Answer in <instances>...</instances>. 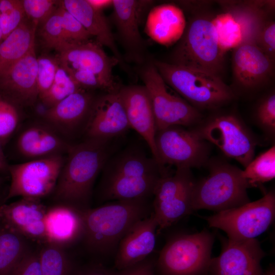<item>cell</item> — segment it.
I'll use <instances>...</instances> for the list:
<instances>
[{
    "instance_id": "cell-6",
    "label": "cell",
    "mask_w": 275,
    "mask_h": 275,
    "mask_svg": "<svg viewBox=\"0 0 275 275\" xmlns=\"http://www.w3.org/2000/svg\"><path fill=\"white\" fill-rule=\"evenodd\" d=\"M214 237L207 230L173 237L158 259L162 275H202L208 271Z\"/></svg>"
},
{
    "instance_id": "cell-1",
    "label": "cell",
    "mask_w": 275,
    "mask_h": 275,
    "mask_svg": "<svg viewBox=\"0 0 275 275\" xmlns=\"http://www.w3.org/2000/svg\"><path fill=\"white\" fill-rule=\"evenodd\" d=\"M114 139H85L71 145L53 191L55 201L88 208L95 180L114 153Z\"/></svg>"
},
{
    "instance_id": "cell-35",
    "label": "cell",
    "mask_w": 275,
    "mask_h": 275,
    "mask_svg": "<svg viewBox=\"0 0 275 275\" xmlns=\"http://www.w3.org/2000/svg\"><path fill=\"white\" fill-rule=\"evenodd\" d=\"M81 89H82L75 83L59 62L57 73L52 85L40 99L44 105L48 108Z\"/></svg>"
},
{
    "instance_id": "cell-49",
    "label": "cell",
    "mask_w": 275,
    "mask_h": 275,
    "mask_svg": "<svg viewBox=\"0 0 275 275\" xmlns=\"http://www.w3.org/2000/svg\"><path fill=\"white\" fill-rule=\"evenodd\" d=\"M263 275H275V269L273 265H271L265 272H263Z\"/></svg>"
},
{
    "instance_id": "cell-18",
    "label": "cell",
    "mask_w": 275,
    "mask_h": 275,
    "mask_svg": "<svg viewBox=\"0 0 275 275\" xmlns=\"http://www.w3.org/2000/svg\"><path fill=\"white\" fill-rule=\"evenodd\" d=\"M37 58L34 48L0 75V94L18 106L35 104L39 98Z\"/></svg>"
},
{
    "instance_id": "cell-5",
    "label": "cell",
    "mask_w": 275,
    "mask_h": 275,
    "mask_svg": "<svg viewBox=\"0 0 275 275\" xmlns=\"http://www.w3.org/2000/svg\"><path fill=\"white\" fill-rule=\"evenodd\" d=\"M212 19L200 15L190 21L173 52L172 64L219 76L225 52L217 44Z\"/></svg>"
},
{
    "instance_id": "cell-43",
    "label": "cell",
    "mask_w": 275,
    "mask_h": 275,
    "mask_svg": "<svg viewBox=\"0 0 275 275\" xmlns=\"http://www.w3.org/2000/svg\"><path fill=\"white\" fill-rule=\"evenodd\" d=\"M255 44L273 61L275 56V23L265 21L257 34Z\"/></svg>"
},
{
    "instance_id": "cell-4",
    "label": "cell",
    "mask_w": 275,
    "mask_h": 275,
    "mask_svg": "<svg viewBox=\"0 0 275 275\" xmlns=\"http://www.w3.org/2000/svg\"><path fill=\"white\" fill-rule=\"evenodd\" d=\"M208 175L195 182L191 196L193 211L207 209L216 212L249 202L248 184L242 170L225 161H208Z\"/></svg>"
},
{
    "instance_id": "cell-14",
    "label": "cell",
    "mask_w": 275,
    "mask_h": 275,
    "mask_svg": "<svg viewBox=\"0 0 275 275\" xmlns=\"http://www.w3.org/2000/svg\"><path fill=\"white\" fill-rule=\"evenodd\" d=\"M130 128L119 93H105L96 98L84 133L85 139H109Z\"/></svg>"
},
{
    "instance_id": "cell-15",
    "label": "cell",
    "mask_w": 275,
    "mask_h": 275,
    "mask_svg": "<svg viewBox=\"0 0 275 275\" xmlns=\"http://www.w3.org/2000/svg\"><path fill=\"white\" fill-rule=\"evenodd\" d=\"M56 56L61 65L66 70L81 69L91 72L117 90L118 84L113 74L114 67L119 61L108 56L102 46L91 40L67 45L58 51Z\"/></svg>"
},
{
    "instance_id": "cell-16",
    "label": "cell",
    "mask_w": 275,
    "mask_h": 275,
    "mask_svg": "<svg viewBox=\"0 0 275 275\" xmlns=\"http://www.w3.org/2000/svg\"><path fill=\"white\" fill-rule=\"evenodd\" d=\"M47 209L40 199L22 198L0 205V223L26 239L46 243Z\"/></svg>"
},
{
    "instance_id": "cell-30",
    "label": "cell",
    "mask_w": 275,
    "mask_h": 275,
    "mask_svg": "<svg viewBox=\"0 0 275 275\" xmlns=\"http://www.w3.org/2000/svg\"><path fill=\"white\" fill-rule=\"evenodd\" d=\"M25 239L0 223V275H10L30 251Z\"/></svg>"
},
{
    "instance_id": "cell-47",
    "label": "cell",
    "mask_w": 275,
    "mask_h": 275,
    "mask_svg": "<svg viewBox=\"0 0 275 275\" xmlns=\"http://www.w3.org/2000/svg\"><path fill=\"white\" fill-rule=\"evenodd\" d=\"M88 3L94 9L103 11L111 6H113V0H87Z\"/></svg>"
},
{
    "instance_id": "cell-33",
    "label": "cell",
    "mask_w": 275,
    "mask_h": 275,
    "mask_svg": "<svg viewBox=\"0 0 275 275\" xmlns=\"http://www.w3.org/2000/svg\"><path fill=\"white\" fill-rule=\"evenodd\" d=\"M212 23L217 44L224 52L242 43L241 28L231 13L226 11L217 15L212 19Z\"/></svg>"
},
{
    "instance_id": "cell-24",
    "label": "cell",
    "mask_w": 275,
    "mask_h": 275,
    "mask_svg": "<svg viewBox=\"0 0 275 275\" xmlns=\"http://www.w3.org/2000/svg\"><path fill=\"white\" fill-rule=\"evenodd\" d=\"M163 167L141 148L131 146L109 157L102 169V177L131 179L160 176L167 173Z\"/></svg>"
},
{
    "instance_id": "cell-32",
    "label": "cell",
    "mask_w": 275,
    "mask_h": 275,
    "mask_svg": "<svg viewBox=\"0 0 275 275\" xmlns=\"http://www.w3.org/2000/svg\"><path fill=\"white\" fill-rule=\"evenodd\" d=\"M241 174L249 188L257 187L274 179L275 146L254 158Z\"/></svg>"
},
{
    "instance_id": "cell-44",
    "label": "cell",
    "mask_w": 275,
    "mask_h": 275,
    "mask_svg": "<svg viewBox=\"0 0 275 275\" xmlns=\"http://www.w3.org/2000/svg\"><path fill=\"white\" fill-rule=\"evenodd\" d=\"M10 275H41L39 252L30 251Z\"/></svg>"
},
{
    "instance_id": "cell-46",
    "label": "cell",
    "mask_w": 275,
    "mask_h": 275,
    "mask_svg": "<svg viewBox=\"0 0 275 275\" xmlns=\"http://www.w3.org/2000/svg\"><path fill=\"white\" fill-rule=\"evenodd\" d=\"M113 273L101 266H95L79 271L73 275H112Z\"/></svg>"
},
{
    "instance_id": "cell-11",
    "label": "cell",
    "mask_w": 275,
    "mask_h": 275,
    "mask_svg": "<svg viewBox=\"0 0 275 275\" xmlns=\"http://www.w3.org/2000/svg\"><path fill=\"white\" fill-rule=\"evenodd\" d=\"M195 181L191 169L176 168L173 174H164L154 191L153 213L158 228L163 229L190 214Z\"/></svg>"
},
{
    "instance_id": "cell-45",
    "label": "cell",
    "mask_w": 275,
    "mask_h": 275,
    "mask_svg": "<svg viewBox=\"0 0 275 275\" xmlns=\"http://www.w3.org/2000/svg\"><path fill=\"white\" fill-rule=\"evenodd\" d=\"M112 275H154L153 265L149 261H143Z\"/></svg>"
},
{
    "instance_id": "cell-27",
    "label": "cell",
    "mask_w": 275,
    "mask_h": 275,
    "mask_svg": "<svg viewBox=\"0 0 275 275\" xmlns=\"http://www.w3.org/2000/svg\"><path fill=\"white\" fill-rule=\"evenodd\" d=\"M61 5L81 23L92 37H95L97 42L109 48L120 65L126 69L103 11L94 9L87 0H63Z\"/></svg>"
},
{
    "instance_id": "cell-31",
    "label": "cell",
    "mask_w": 275,
    "mask_h": 275,
    "mask_svg": "<svg viewBox=\"0 0 275 275\" xmlns=\"http://www.w3.org/2000/svg\"><path fill=\"white\" fill-rule=\"evenodd\" d=\"M261 2H248L242 4L225 6L227 12L231 13L240 25L242 32V43L255 44L259 30L265 20V12Z\"/></svg>"
},
{
    "instance_id": "cell-12",
    "label": "cell",
    "mask_w": 275,
    "mask_h": 275,
    "mask_svg": "<svg viewBox=\"0 0 275 275\" xmlns=\"http://www.w3.org/2000/svg\"><path fill=\"white\" fill-rule=\"evenodd\" d=\"M62 154L9 165L11 181L5 201L16 197L40 199L53 193L65 162Z\"/></svg>"
},
{
    "instance_id": "cell-28",
    "label": "cell",
    "mask_w": 275,
    "mask_h": 275,
    "mask_svg": "<svg viewBox=\"0 0 275 275\" xmlns=\"http://www.w3.org/2000/svg\"><path fill=\"white\" fill-rule=\"evenodd\" d=\"M162 175L132 179L102 177L101 198L105 200L117 201L146 199L153 195L156 185Z\"/></svg>"
},
{
    "instance_id": "cell-10",
    "label": "cell",
    "mask_w": 275,
    "mask_h": 275,
    "mask_svg": "<svg viewBox=\"0 0 275 275\" xmlns=\"http://www.w3.org/2000/svg\"><path fill=\"white\" fill-rule=\"evenodd\" d=\"M155 143L157 161L161 166L176 168H199L207 164L210 152L209 143L194 129L172 126L156 132Z\"/></svg>"
},
{
    "instance_id": "cell-48",
    "label": "cell",
    "mask_w": 275,
    "mask_h": 275,
    "mask_svg": "<svg viewBox=\"0 0 275 275\" xmlns=\"http://www.w3.org/2000/svg\"><path fill=\"white\" fill-rule=\"evenodd\" d=\"M2 145L0 143V173L8 172L9 164L4 154Z\"/></svg>"
},
{
    "instance_id": "cell-51",
    "label": "cell",
    "mask_w": 275,
    "mask_h": 275,
    "mask_svg": "<svg viewBox=\"0 0 275 275\" xmlns=\"http://www.w3.org/2000/svg\"><path fill=\"white\" fill-rule=\"evenodd\" d=\"M1 179L0 178V184H1Z\"/></svg>"
},
{
    "instance_id": "cell-7",
    "label": "cell",
    "mask_w": 275,
    "mask_h": 275,
    "mask_svg": "<svg viewBox=\"0 0 275 275\" xmlns=\"http://www.w3.org/2000/svg\"><path fill=\"white\" fill-rule=\"evenodd\" d=\"M275 217V195L271 190L254 202L216 212L207 217L210 227L224 231L228 238L243 240L255 239L266 231Z\"/></svg>"
},
{
    "instance_id": "cell-2",
    "label": "cell",
    "mask_w": 275,
    "mask_h": 275,
    "mask_svg": "<svg viewBox=\"0 0 275 275\" xmlns=\"http://www.w3.org/2000/svg\"><path fill=\"white\" fill-rule=\"evenodd\" d=\"M146 199L119 200L96 208L80 209L82 238L88 248L100 254L113 250L136 223L149 216Z\"/></svg>"
},
{
    "instance_id": "cell-17",
    "label": "cell",
    "mask_w": 275,
    "mask_h": 275,
    "mask_svg": "<svg viewBox=\"0 0 275 275\" xmlns=\"http://www.w3.org/2000/svg\"><path fill=\"white\" fill-rule=\"evenodd\" d=\"M95 99L89 90H79L47 108L45 122L64 137L84 132Z\"/></svg>"
},
{
    "instance_id": "cell-39",
    "label": "cell",
    "mask_w": 275,
    "mask_h": 275,
    "mask_svg": "<svg viewBox=\"0 0 275 275\" xmlns=\"http://www.w3.org/2000/svg\"><path fill=\"white\" fill-rule=\"evenodd\" d=\"M26 17L38 26L41 25L61 6V1L21 0Z\"/></svg>"
},
{
    "instance_id": "cell-21",
    "label": "cell",
    "mask_w": 275,
    "mask_h": 275,
    "mask_svg": "<svg viewBox=\"0 0 275 275\" xmlns=\"http://www.w3.org/2000/svg\"><path fill=\"white\" fill-rule=\"evenodd\" d=\"M158 224L153 212L136 223L119 243L115 266L121 270L139 263L153 251Z\"/></svg>"
},
{
    "instance_id": "cell-41",
    "label": "cell",
    "mask_w": 275,
    "mask_h": 275,
    "mask_svg": "<svg viewBox=\"0 0 275 275\" xmlns=\"http://www.w3.org/2000/svg\"><path fill=\"white\" fill-rule=\"evenodd\" d=\"M59 61L55 58L42 55L37 58V82L39 98L41 97L52 85L57 73Z\"/></svg>"
},
{
    "instance_id": "cell-13",
    "label": "cell",
    "mask_w": 275,
    "mask_h": 275,
    "mask_svg": "<svg viewBox=\"0 0 275 275\" xmlns=\"http://www.w3.org/2000/svg\"><path fill=\"white\" fill-rule=\"evenodd\" d=\"M256 239L223 240L220 255L212 258L210 275H263L261 261L265 256Z\"/></svg>"
},
{
    "instance_id": "cell-9",
    "label": "cell",
    "mask_w": 275,
    "mask_h": 275,
    "mask_svg": "<svg viewBox=\"0 0 275 275\" xmlns=\"http://www.w3.org/2000/svg\"><path fill=\"white\" fill-rule=\"evenodd\" d=\"M141 75L151 100L156 132L170 126L186 127L200 122L202 115L199 110L170 91L153 63L144 67Z\"/></svg>"
},
{
    "instance_id": "cell-19",
    "label": "cell",
    "mask_w": 275,
    "mask_h": 275,
    "mask_svg": "<svg viewBox=\"0 0 275 275\" xmlns=\"http://www.w3.org/2000/svg\"><path fill=\"white\" fill-rule=\"evenodd\" d=\"M153 4L147 0H113V19L123 45L138 62L142 60L145 43L140 26Z\"/></svg>"
},
{
    "instance_id": "cell-26",
    "label": "cell",
    "mask_w": 275,
    "mask_h": 275,
    "mask_svg": "<svg viewBox=\"0 0 275 275\" xmlns=\"http://www.w3.org/2000/svg\"><path fill=\"white\" fill-rule=\"evenodd\" d=\"M47 243L62 247L83 237L80 209L59 204L47 208L45 217Z\"/></svg>"
},
{
    "instance_id": "cell-38",
    "label": "cell",
    "mask_w": 275,
    "mask_h": 275,
    "mask_svg": "<svg viewBox=\"0 0 275 275\" xmlns=\"http://www.w3.org/2000/svg\"><path fill=\"white\" fill-rule=\"evenodd\" d=\"M18 106L0 94V143L4 146L20 122Z\"/></svg>"
},
{
    "instance_id": "cell-50",
    "label": "cell",
    "mask_w": 275,
    "mask_h": 275,
    "mask_svg": "<svg viewBox=\"0 0 275 275\" xmlns=\"http://www.w3.org/2000/svg\"><path fill=\"white\" fill-rule=\"evenodd\" d=\"M3 41V32L1 28V24H0V44Z\"/></svg>"
},
{
    "instance_id": "cell-23",
    "label": "cell",
    "mask_w": 275,
    "mask_h": 275,
    "mask_svg": "<svg viewBox=\"0 0 275 275\" xmlns=\"http://www.w3.org/2000/svg\"><path fill=\"white\" fill-rule=\"evenodd\" d=\"M46 123H35L19 134L16 148L23 156L32 159L67 153L71 145Z\"/></svg>"
},
{
    "instance_id": "cell-3",
    "label": "cell",
    "mask_w": 275,
    "mask_h": 275,
    "mask_svg": "<svg viewBox=\"0 0 275 275\" xmlns=\"http://www.w3.org/2000/svg\"><path fill=\"white\" fill-rule=\"evenodd\" d=\"M153 64L166 83L196 108H217L235 98L220 76L158 60Z\"/></svg>"
},
{
    "instance_id": "cell-29",
    "label": "cell",
    "mask_w": 275,
    "mask_h": 275,
    "mask_svg": "<svg viewBox=\"0 0 275 275\" xmlns=\"http://www.w3.org/2000/svg\"><path fill=\"white\" fill-rule=\"evenodd\" d=\"M38 25L26 18L0 44V75L35 48Z\"/></svg>"
},
{
    "instance_id": "cell-34",
    "label": "cell",
    "mask_w": 275,
    "mask_h": 275,
    "mask_svg": "<svg viewBox=\"0 0 275 275\" xmlns=\"http://www.w3.org/2000/svg\"><path fill=\"white\" fill-rule=\"evenodd\" d=\"M63 247L46 243L39 253L41 275H73L72 265Z\"/></svg>"
},
{
    "instance_id": "cell-40",
    "label": "cell",
    "mask_w": 275,
    "mask_h": 275,
    "mask_svg": "<svg viewBox=\"0 0 275 275\" xmlns=\"http://www.w3.org/2000/svg\"><path fill=\"white\" fill-rule=\"evenodd\" d=\"M60 9L62 18L65 41V44L64 47L90 40L92 36L84 28L81 23L72 14L62 6L61 3Z\"/></svg>"
},
{
    "instance_id": "cell-42",
    "label": "cell",
    "mask_w": 275,
    "mask_h": 275,
    "mask_svg": "<svg viewBox=\"0 0 275 275\" xmlns=\"http://www.w3.org/2000/svg\"><path fill=\"white\" fill-rule=\"evenodd\" d=\"M258 125L267 135L273 138L275 134V95L267 96L259 104L256 112Z\"/></svg>"
},
{
    "instance_id": "cell-8",
    "label": "cell",
    "mask_w": 275,
    "mask_h": 275,
    "mask_svg": "<svg viewBox=\"0 0 275 275\" xmlns=\"http://www.w3.org/2000/svg\"><path fill=\"white\" fill-rule=\"evenodd\" d=\"M194 130L217 146L244 168L254 158L257 142L244 122L232 114H221L200 121Z\"/></svg>"
},
{
    "instance_id": "cell-37",
    "label": "cell",
    "mask_w": 275,
    "mask_h": 275,
    "mask_svg": "<svg viewBox=\"0 0 275 275\" xmlns=\"http://www.w3.org/2000/svg\"><path fill=\"white\" fill-rule=\"evenodd\" d=\"M60 7L41 25L40 30L44 46L57 52L65 44Z\"/></svg>"
},
{
    "instance_id": "cell-22",
    "label": "cell",
    "mask_w": 275,
    "mask_h": 275,
    "mask_svg": "<svg viewBox=\"0 0 275 275\" xmlns=\"http://www.w3.org/2000/svg\"><path fill=\"white\" fill-rule=\"evenodd\" d=\"M273 61L255 43L244 42L235 49L233 71L236 82L253 89L265 82L272 73Z\"/></svg>"
},
{
    "instance_id": "cell-20",
    "label": "cell",
    "mask_w": 275,
    "mask_h": 275,
    "mask_svg": "<svg viewBox=\"0 0 275 275\" xmlns=\"http://www.w3.org/2000/svg\"><path fill=\"white\" fill-rule=\"evenodd\" d=\"M119 93L130 128L135 130L144 140L152 157L157 161L156 123L147 89L144 86L130 85L121 87Z\"/></svg>"
},
{
    "instance_id": "cell-36",
    "label": "cell",
    "mask_w": 275,
    "mask_h": 275,
    "mask_svg": "<svg viewBox=\"0 0 275 275\" xmlns=\"http://www.w3.org/2000/svg\"><path fill=\"white\" fill-rule=\"evenodd\" d=\"M26 18L21 0H0V24L3 40Z\"/></svg>"
},
{
    "instance_id": "cell-25",
    "label": "cell",
    "mask_w": 275,
    "mask_h": 275,
    "mask_svg": "<svg viewBox=\"0 0 275 275\" xmlns=\"http://www.w3.org/2000/svg\"><path fill=\"white\" fill-rule=\"evenodd\" d=\"M186 26L182 10L175 5L166 4L150 9L145 31L155 42L169 46L180 40Z\"/></svg>"
}]
</instances>
